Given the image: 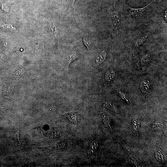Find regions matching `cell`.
<instances>
[{
	"instance_id": "1",
	"label": "cell",
	"mask_w": 167,
	"mask_h": 167,
	"mask_svg": "<svg viewBox=\"0 0 167 167\" xmlns=\"http://www.w3.org/2000/svg\"><path fill=\"white\" fill-rule=\"evenodd\" d=\"M153 0L145 6L140 8H132L127 6L129 14L136 19L141 18L146 12Z\"/></svg>"
},
{
	"instance_id": "2",
	"label": "cell",
	"mask_w": 167,
	"mask_h": 167,
	"mask_svg": "<svg viewBox=\"0 0 167 167\" xmlns=\"http://www.w3.org/2000/svg\"><path fill=\"white\" fill-rule=\"evenodd\" d=\"M123 148L129 163L137 167L140 166L141 162L139 159L126 145L123 146Z\"/></svg>"
},
{
	"instance_id": "3",
	"label": "cell",
	"mask_w": 167,
	"mask_h": 167,
	"mask_svg": "<svg viewBox=\"0 0 167 167\" xmlns=\"http://www.w3.org/2000/svg\"><path fill=\"white\" fill-rule=\"evenodd\" d=\"M152 146L154 151L155 156L157 161L161 163H164L167 160V155L157 145L152 143Z\"/></svg>"
},
{
	"instance_id": "4",
	"label": "cell",
	"mask_w": 167,
	"mask_h": 167,
	"mask_svg": "<svg viewBox=\"0 0 167 167\" xmlns=\"http://www.w3.org/2000/svg\"><path fill=\"white\" fill-rule=\"evenodd\" d=\"M111 19L114 28L117 34L121 31L120 19L118 13L116 11L113 12L110 15Z\"/></svg>"
},
{
	"instance_id": "5",
	"label": "cell",
	"mask_w": 167,
	"mask_h": 167,
	"mask_svg": "<svg viewBox=\"0 0 167 167\" xmlns=\"http://www.w3.org/2000/svg\"><path fill=\"white\" fill-rule=\"evenodd\" d=\"M140 121L139 118H134L132 120V126L134 135L135 138L138 139L140 130Z\"/></svg>"
},
{
	"instance_id": "6",
	"label": "cell",
	"mask_w": 167,
	"mask_h": 167,
	"mask_svg": "<svg viewBox=\"0 0 167 167\" xmlns=\"http://www.w3.org/2000/svg\"><path fill=\"white\" fill-rule=\"evenodd\" d=\"M99 111L105 125L113 134L115 135V133L113 126L112 124L110 118L102 111Z\"/></svg>"
},
{
	"instance_id": "7",
	"label": "cell",
	"mask_w": 167,
	"mask_h": 167,
	"mask_svg": "<svg viewBox=\"0 0 167 167\" xmlns=\"http://www.w3.org/2000/svg\"><path fill=\"white\" fill-rule=\"evenodd\" d=\"M64 116L70 122L74 124L77 123L80 120V116L78 112H71L66 113Z\"/></svg>"
},
{
	"instance_id": "8",
	"label": "cell",
	"mask_w": 167,
	"mask_h": 167,
	"mask_svg": "<svg viewBox=\"0 0 167 167\" xmlns=\"http://www.w3.org/2000/svg\"><path fill=\"white\" fill-rule=\"evenodd\" d=\"M140 89L146 96H149L151 93V86L149 81L147 80L143 81L141 84Z\"/></svg>"
},
{
	"instance_id": "9",
	"label": "cell",
	"mask_w": 167,
	"mask_h": 167,
	"mask_svg": "<svg viewBox=\"0 0 167 167\" xmlns=\"http://www.w3.org/2000/svg\"><path fill=\"white\" fill-rule=\"evenodd\" d=\"M107 52V49L105 48L100 52L96 57V61L97 66L101 64L105 60Z\"/></svg>"
},
{
	"instance_id": "10",
	"label": "cell",
	"mask_w": 167,
	"mask_h": 167,
	"mask_svg": "<svg viewBox=\"0 0 167 167\" xmlns=\"http://www.w3.org/2000/svg\"><path fill=\"white\" fill-rule=\"evenodd\" d=\"M165 126L164 123L161 120H156L151 123L150 125V129L153 131L162 128Z\"/></svg>"
},
{
	"instance_id": "11",
	"label": "cell",
	"mask_w": 167,
	"mask_h": 167,
	"mask_svg": "<svg viewBox=\"0 0 167 167\" xmlns=\"http://www.w3.org/2000/svg\"><path fill=\"white\" fill-rule=\"evenodd\" d=\"M104 105L110 110L116 112L119 111V109L117 105L115 103L110 101H106L103 103Z\"/></svg>"
},
{
	"instance_id": "12",
	"label": "cell",
	"mask_w": 167,
	"mask_h": 167,
	"mask_svg": "<svg viewBox=\"0 0 167 167\" xmlns=\"http://www.w3.org/2000/svg\"><path fill=\"white\" fill-rule=\"evenodd\" d=\"M117 92L122 99L127 103L131 104L132 103L131 97L127 94L119 90H117Z\"/></svg>"
},
{
	"instance_id": "13",
	"label": "cell",
	"mask_w": 167,
	"mask_h": 167,
	"mask_svg": "<svg viewBox=\"0 0 167 167\" xmlns=\"http://www.w3.org/2000/svg\"><path fill=\"white\" fill-rule=\"evenodd\" d=\"M148 36V33H144L143 34L142 36L139 38L136 41L135 44V47L136 48H139L144 43L147 39Z\"/></svg>"
},
{
	"instance_id": "14",
	"label": "cell",
	"mask_w": 167,
	"mask_h": 167,
	"mask_svg": "<svg viewBox=\"0 0 167 167\" xmlns=\"http://www.w3.org/2000/svg\"><path fill=\"white\" fill-rule=\"evenodd\" d=\"M115 76L114 71L113 70H111L106 73L105 76V79L107 82H111L114 79Z\"/></svg>"
},
{
	"instance_id": "15",
	"label": "cell",
	"mask_w": 167,
	"mask_h": 167,
	"mask_svg": "<svg viewBox=\"0 0 167 167\" xmlns=\"http://www.w3.org/2000/svg\"><path fill=\"white\" fill-rule=\"evenodd\" d=\"M151 61V57L149 54H146L142 58L141 63L143 66H145L148 64Z\"/></svg>"
},
{
	"instance_id": "16",
	"label": "cell",
	"mask_w": 167,
	"mask_h": 167,
	"mask_svg": "<svg viewBox=\"0 0 167 167\" xmlns=\"http://www.w3.org/2000/svg\"><path fill=\"white\" fill-rule=\"evenodd\" d=\"M48 26L50 29L53 32L55 36L56 35L57 31L54 25L52 20L48 18Z\"/></svg>"
},
{
	"instance_id": "17",
	"label": "cell",
	"mask_w": 167,
	"mask_h": 167,
	"mask_svg": "<svg viewBox=\"0 0 167 167\" xmlns=\"http://www.w3.org/2000/svg\"><path fill=\"white\" fill-rule=\"evenodd\" d=\"M77 58V57L75 54H71L67 56V60L68 64V67L71 63L73 61L75 60Z\"/></svg>"
},
{
	"instance_id": "18",
	"label": "cell",
	"mask_w": 167,
	"mask_h": 167,
	"mask_svg": "<svg viewBox=\"0 0 167 167\" xmlns=\"http://www.w3.org/2000/svg\"><path fill=\"white\" fill-rule=\"evenodd\" d=\"M24 73L22 68H20L16 70L14 73V75L16 78H19L21 77Z\"/></svg>"
},
{
	"instance_id": "19",
	"label": "cell",
	"mask_w": 167,
	"mask_h": 167,
	"mask_svg": "<svg viewBox=\"0 0 167 167\" xmlns=\"http://www.w3.org/2000/svg\"><path fill=\"white\" fill-rule=\"evenodd\" d=\"M83 41L84 45H85L87 48L88 52L89 47L90 44L89 41L85 37H84L83 38Z\"/></svg>"
},
{
	"instance_id": "20",
	"label": "cell",
	"mask_w": 167,
	"mask_h": 167,
	"mask_svg": "<svg viewBox=\"0 0 167 167\" xmlns=\"http://www.w3.org/2000/svg\"><path fill=\"white\" fill-rule=\"evenodd\" d=\"M1 8L4 11H7L8 9V6L4 2L2 3Z\"/></svg>"
},
{
	"instance_id": "21",
	"label": "cell",
	"mask_w": 167,
	"mask_h": 167,
	"mask_svg": "<svg viewBox=\"0 0 167 167\" xmlns=\"http://www.w3.org/2000/svg\"><path fill=\"white\" fill-rule=\"evenodd\" d=\"M162 132L164 135L165 136V137H167V129L165 126L163 127L162 128Z\"/></svg>"
},
{
	"instance_id": "22",
	"label": "cell",
	"mask_w": 167,
	"mask_h": 167,
	"mask_svg": "<svg viewBox=\"0 0 167 167\" xmlns=\"http://www.w3.org/2000/svg\"><path fill=\"white\" fill-rule=\"evenodd\" d=\"M164 16L165 17V19L167 21V11L166 10L164 14Z\"/></svg>"
},
{
	"instance_id": "23",
	"label": "cell",
	"mask_w": 167,
	"mask_h": 167,
	"mask_svg": "<svg viewBox=\"0 0 167 167\" xmlns=\"http://www.w3.org/2000/svg\"><path fill=\"white\" fill-rule=\"evenodd\" d=\"M75 0H71V2L72 4V6H74V3Z\"/></svg>"
}]
</instances>
